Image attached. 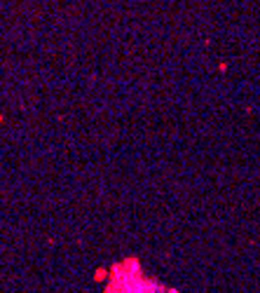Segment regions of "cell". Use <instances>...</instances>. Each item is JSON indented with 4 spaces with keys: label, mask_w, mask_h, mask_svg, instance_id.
Instances as JSON below:
<instances>
[{
    "label": "cell",
    "mask_w": 260,
    "mask_h": 293,
    "mask_svg": "<svg viewBox=\"0 0 260 293\" xmlns=\"http://www.w3.org/2000/svg\"><path fill=\"white\" fill-rule=\"evenodd\" d=\"M106 293H166L162 286L150 281L136 270L134 274H115Z\"/></svg>",
    "instance_id": "1"
}]
</instances>
